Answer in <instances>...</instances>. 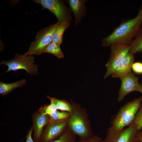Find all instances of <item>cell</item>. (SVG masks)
<instances>
[{"mask_svg": "<svg viewBox=\"0 0 142 142\" xmlns=\"http://www.w3.org/2000/svg\"><path fill=\"white\" fill-rule=\"evenodd\" d=\"M34 57L32 55L16 54L13 59L9 60H2L0 64L8 66V69L5 72L6 73L24 69L31 75H34L38 73V66L34 64Z\"/></svg>", "mask_w": 142, "mask_h": 142, "instance_id": "5b68a950", "label": "cell"}, {"mask_svg": "<svg viewBox=\"0 0 142 142\" xmlns=\"http://www.w3.org/2000/svg\"><path fill=\"white\" fill-rule=\"evenodd\" d=\"M136 139L138 142H142V131L137 132L136 135Z\"/></svg>", "mask_w": 142, "mask_h": 142, "instance_id": "484cf974", "label": "cell"}, {"mask_svg": "<svg viewBox=\"0 0 142 142\" xmlns=\"http://www.w3.org/2000/svg\"><path fill=\"white\" fill-rule=\"evenodd\" d=\"M85 0H69L67 2L75 17V26L79 25L82 19L85 16L86 8Z\"/></svg>", "mask_w": 142, "mask_h": 142, "instance_id": "4fadbf2b", "label": "cell"}, {"mask_svg": "<svg viewBox=\"0 0 142 142\" xmlns=\"http://www.w3.org/2000/svg\"><path fill=\"white\" fill-rule=\"evenodd\" d=\"M32 118L33 139L34 142H39L43 129L49 123V116L38 110L33 114Z\"/></svg>", "mask_w": 142, "mask_h": 142, "instance_id": "8fae6325", "label": "cell"}, {"mask_svg": "<svg viewBox=\"0 0 142 142\" xmlns=\"http://www.w3.org/2000/svg\"><path fill=\"white\" fill-rule=\"evenodd\" d=\"M50 101H52L57 106L58 109L61 111L70 112L72 109V105L67 101L47 96Z\"/></svg>", "mask_w": 142, "mask_h": 142, "instance_id": "d6986e66", "label": "cell"}, {"mask_svg": "<svg viewBox=\"0 0 142 142\" xmlns=\"http://www.w3.org/2000/svg\"><path fill=\"white\" fill-rule=\"evenodd\" d=\"M33 130L32 127L29 129L26 136V142H34L32 137V133Z\"/></svg>", "mask_w": 142, "mask_h": 142, "instance_id": "d4e9b609", "label": "cell"}, {"mask_svg": "<svg viewBox=\"0 0 142 142\" xmlns=\"http://www.w3.org/2000/svg\"><path fill=\"white\" fill-rule=\"evenodd\" d=\"M138 131L133 122L128 128L122 130L111 126L107 129L104 142H138L136 139Z\"/></svg>", "mask_w": 142, "mask_h": 142, "instance_id": "8992f818", "label": "cell"}, {"mask_svg": "<svg viewBox=\"0 0 142 142\" xmlns=\"http://www.w3.org/2000/svg\"><path fill=\"white\" fill-rule=\"evenodd\" d=\"M48 115L49 123H56L67 121L70 115V113L57 110Z\"/></svg>", "mask_w": 142, "mask_h": 142, "instance_id": "e0dca14e", "label": "cell"}, {"mask_svg": "<svg viewBox=\"0 0 142 142\" xmlns=\"http://www.w3.org/2000/svg\"><path fill=\"white\" fill-rule=\"evenodd\" d=\"M139 92L142 94V85H141Z\"/></svg>", "mask_w": 142, "mask_h": 142, "instance_id": "83f0119b", "label": "cell"}, {"mask_svg": "<svg viewBox=\"0 0 142 142\" xmlns=\"http://www.w3.org/2000/svg\"><path fill=\"white\" fill-rule=\"evenodd\" d=\"M35 3L40 4L54 14L60 23L65 21L70 23L72 17L65 4L60 0H34Z\"/></svg>", "mask_w": 142, "mask_h": 142, "instance_id": "52a82bcc", "label": "cell"}, {"mask_svg": "<svg viewBox=\"0 0 142 142\" xmlns=\"http://www.w3.org/2000/svg\"><path fill=\"white\" fill-rule=\"evenodd\" d=\"M60 22L58 21L37 33L35 40L31 43L28 50L24 55H40L44 49L52 42L53 34Z\"/></svg>", "mask_w": 142, "mask_h": 142, "instance_id": "277c9868", "label": "cell"}, {"mask_svg": "<svg viewBox=\"0 0 142 142\" xmlns=\"http://www.w3.org/2000/svg\"><path fill=\"white\" fill-rule=\"evenodd\" d=\"M135 125L138 131L142 129V103L136 114L133 122Z\"/></svg>", "mask_w": 142, "mask_h": 142, "instance_id": "7402d4cb", "label": "cell"}, {"mask_svg": "<svg viewBox=\"0 0 142 142\" xmlns=\"http://www.w3.org/2000/svg\"><path fill=\"white\" fill-rule=\"evenodd\" d=\"M134 55L130 52L128 53L112 74L113 78L120 79L131 71L135 60Z\"/></svg>", "mask_w": 142, "mask_h": 142, "instance_id": "7c38bea8", "label": "cell"}, {"mask_svg": "<svg viewBox=\"0 0 142 142\" xmlns=\"http://www.w3.org/2000/svg\"><path fill=\"white\" fill-rule=\"evenodd\" d=\"M129 45L117 44L110 47L109 58L105 64L106 71L104 78L111 75L118 65L129 52Z\"/></svg>", "mask_w": 142, "mask_h": 142, "instance_id": "ba28073f", "label": "cell"}, {"mask_svg": "<svg viewBox=\"0 0 142 142\" xmlns=\"http://www.w3.org/2000/svg\"><path fill=\"white\" fill-rule=\"evenodd\" d=\"M50 104L48 105H44L38 110L42 112L44 115H49L58 110L57 106L52 101H50Z\"/></svg>", "mask_w": 142, "mask_h": 142, "instance_id": "44dd1931", "label": "cell"}, {"mask_svg": "<svg viewBox=\"0 0 142 142\" xmlns=\"http://www.w3.org/2000/svg\"><path fill=\"white\" fill-rule=\"evenodd\" d=\"M43 53L52 54L59 58H63L64 54L60 47V45L52 42L43 50Z\"/></svg>", "mask_w": 142, "mask_h": 142, "instance_id": "ac0fdd59", "label": "cell"}, {"mask_svg": "<svg viewBox=\"0 0 142 142\" xmlns=\"http://www.w3.org/2000/svg\"><path fill=\"white\" fill-rule=\"evenodd\" d=\"M120 79L121 83L117 99L118 102L122 101L126 96L131 92H139L141 85L139 83V78L131 71Z\"/></svg>", "mask_w": 142, "mask_h": 142, "instance_id": "9c48e42d", "label": "cell"}, {"mask_svg": "<svg viewBox=\"0 0 142 142\" xmlns=\"http://www.w3.org/2000/svg\"><path fill=\"white\" fill-rule=\"evenodd\" d=\"M142 103V96L124 104L111 118V126L119 130H122L125 127L129 126L134 121Z\"/></svg>", "mask_w": 142, "mask_h": 142, "instance_id": "3957f363", "label": "cell"}, {"mask_svg": "<svg viewBox=\"0 0 142 142\" xmlns=\"http://www.w3.org/2000/svg\"><path fill=\"white\" fill-rule=\"evenodd\" d=\"M67 121L53 123H48L43 129L39 142H50L58 139L67 129Z\"/></svg>", "mask_w": 142, "mask_h": 142, "instance_id": "30bf717a", "label": "cell"}, {"mask_svg": "<svg viewBox=\"0 0 142 142\" xmlns=\"http://www.w3.org/2000/svg\"><path fill=\"white\" fill-rule=\"evenodd\" d=\"M70 101L72 109L67 121L68 127L79 140L88 139L94 134L87 110L79 103Z\"/></svg>", "mask_w": 142, "mask_h": 142, "instance_id": "7a4b0ae2", "label": "cell"}, {"mask_svg": "<svg viewBox=\"0 0 142 142\" xmlns=\"http://www.w3.org/2000/svg\"><path fill=\"white\" fill-rule=\"evenodd\" d=\"M138 15H142V3L139 9Z\"/></svg>", "mask_w": 142, "mask_h": 142, "instance_id": "4316f807", "label": "cell"}, {"mask_svg": "<svg viewBox=\"0 0 142 142\" xmlns=\"http://www.w3.org/2000/svg\"><path fill=\"white\" fill-rule=\"evenodd\" d=\"M142 15L122 21L108 36L104 37L102 45L111 47L117 44L129 45L142 27Z\"/></svg>", "mask_w": 142, "mask_h": 142, "instance_id": "6da1fadb", "label": "cell"}, {"mask_svg": "<svg viewBox=\"0 0 142 142\" xmlns=\"http://www.w3.org/2000/svg\"><path fill=\"white\" fill-rule=\"evenodd\" d=\"M76 136L68 127L64 133L58 139L50 142H76Z\"/></svg>", "mask_w": 142, "mask_h": 142, "instance_id": "ffe728a7", "label": "cell"}, {"mask_svg": "<svg viewBox=\"0 0 142 142\" xmlns=\"http://www.w3.org/2000/svg\"><path fill=\"white\" fill-rule=\"evenodd\" d=\"M131 69L134 73L138 75L142 74V63L140 62H134Z\"/></svg>", "mask_w": 142, "mask_h": 142, "instance_id": "603a6c76", "label": "cell"}, {"mask_svg": "<svg viewBox=\"0 0 142 142\" xmlns=\"http://www.w3.org/2000/svg\"><path fill=\"white\" fill-rule=\"evenodd\" d=\"M70 23L63 22L57 27L53 36L52 42L60 45L63 42V35L65 30L69 26Z\"/></svg>", "mask_w": 142, "mask_h": 142, "instance_id": "2e32d148", "label": "cell"}, {"mask_svg": "<svg viewBox=\"0 0 142 142\" xmlns=\"http://www.w3.org/2000/svg\"><path fill=\"white\" fill-rule=\"evenodd\" d=\"M76 142H104L103 139L96 134H94L90 138L87 140H80Z\"/></svg>", "mask_w": 142, "mask_h": 142, "instance_id": "cb8c5ba5", "label": "cell"}, {"mask_svg": "<svg viewBox=\"0 0 142 142\" xmlns=\"http://www.w3.org/2000/svg\"><path fill=\"white\" fill-rule=\"evenodd\" d=\"M25 79L10 83H6L0 82V94L4 96L9 93L15 89L22 86L26 84Z\"/></svg>", "mask_w": 142, "mask_h": 142, "instance_id": "5bb4252c", "label": "cell"}, {"mask_svg": "<svg viewBox=\"0 0 142 142\" xmlns=\"http://www.w3.org/2000/svg\"><path fill=\"white\" fill-rule=\"evenodd\" d=\"M129 46V52L132 54L142 53V27Z\"/></svg>", "mask_w": 142, "mask_h": 142, "instance_id": "9a60e30c", "label": "cell"}]
</instances>
